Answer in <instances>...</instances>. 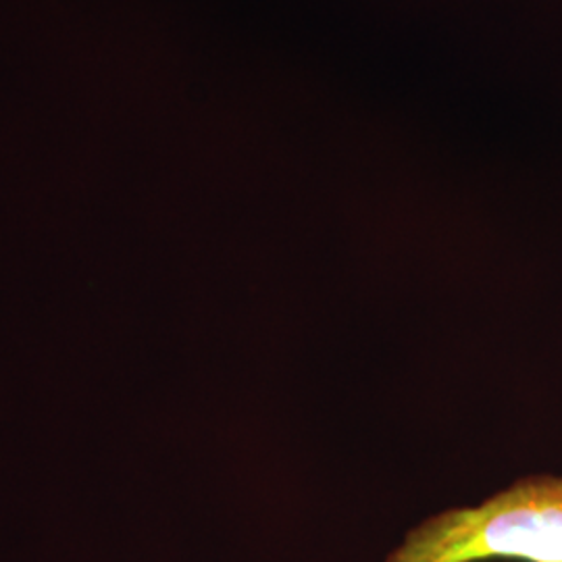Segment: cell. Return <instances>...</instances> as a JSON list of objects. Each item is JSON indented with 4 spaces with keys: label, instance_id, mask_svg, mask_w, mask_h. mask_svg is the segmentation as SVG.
<instances>
[{
    "label": "cell",
    "instance_id": "1",
    "mask_svg": "<svg viewBox=\"0 0 562 562\" xmlns=\"http://www.w3.org/2000/svg\"><path fill=\"white\" fill-rule=\"evenodd\" d=\"M562 562V477L533 475L415 527L385 562Z\"/></svg>",
    "mask_w": 562,
    "mask_h": 562
}]
</instances>
